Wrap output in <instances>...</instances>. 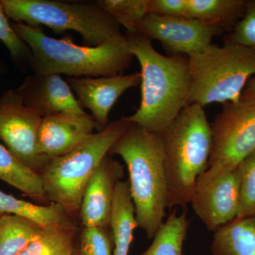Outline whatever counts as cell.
Instances as JSON below:
<instances>
[{
  "label": "cell",
  "mask_w": 255,
  "mask_h": 255,
  "mask_svg": "<svg viewBox=\"0 0 255 255\" xmlns=\"http://www.w3.org/2000/svg\"><path fill=\"white\" fill-rule=\"evenodd\" d=\"M124 173L120 162L106 156L89 179L82 196L80 216L83 227H110L114 192Z\"/></svg>",
  "instance_id": "obj_13"
},
{
  "label": "cell",
  "mask_w": 255,
  "mask_h": 255,
  "mask_svg": "<svg viewBox=\"0 0 255 255\" xmlns=\"http://www.w3.org/2000/svg\"><path fill=\"white\" fill-rule=\"evenodd\" d=\"M138 227L128 181H119L114 192L110 228L113 238V255H128L133 233Z\"/></svg>",
  "instance_id": "obj_16"
},
{
  "label": "cell",
  "mask_w": 255,
  "mask_h": 255,
  "mask_svg": "<svg viewBox=\"0 0 255 255\" xmlns=\"http://www.w3.org/2000/svg\"><path fill=\"white\" fill-rule=\"evenodd\" d=\"M11 25L31 50L30 68L36 75H65L68 78L117 76L123 75L133 59L126 35L102 46H79L70 36L60 39L48 36L41 26L31 27L23 23Z\"/></svg>",
  "instance_id": "obj_2"
},
{
  "label": "cell",
  "mask_w": 255,
  "mask_h": 255,
  "mask_svg": "<svg viewBox=\"0 0 255 255\" xmlns=\"http://www.w3.org/2000/svg\"><path fill=\"white\" fill-rule=\"evenodd\" d=\"M161 135L167 208L185 207L190 204L198 178L208 168L212 152V128L204 107L188 105Z\"/></svg>",
  "instance_id": "obj_4"
},
{
  "label": "cell",
  "mask_w": 255,
  "mask_h": 255,
  "mask_svg": "<svg viewBox=\"0 0 255 255\" xmlns=\"http://www.w3.org/2000/svg\"><path fill=\"white\" fill-rule=\"evenodd\" d=\"M213 148L200 177L210 179L233 170L255 151V100L242 97L223 105L211 124Z\"/></svg>",
  "instance_id": "obj_8"
},
{
  "label": "cell",
  "mask_w": 255,
  "mask_h": 255,
  "mask_svg": "<svg viewBox=\"0 0 255 255\" xmlns=\"http://www.w3.org/2000/svg\"><path fill=\"white\" fill-rule=\"evenodd\" d=\"M190 204L210 231L216 232L236 219L240 205L237 167L210 179L198 178Z\"/></svg>",
  "instance_id": "obj_11"
},
{
  "label": "cell",
  "mask_w": 255,
  "mask_h": 255,
  "mask_svg": "<svg viewBox=\"0 0 255 255\" xmlns=\"http://www.w3.org/2000/svg\"><path fill=\"white\" fill-rule=\"evenodd\" d=\"M240 181V205L236 219L255 217V151L237 167Z\"/></svg>",
  "instance_id": "obj_25"
},
{
  "label": "cell",
  "mask_w": 255,
  "mask_h": 255,
  "mask_svg": "<svg viewBox=\"0 0 255 255\" xmlns=\"http://www.w3.org/2000/svg\"><path fill=\"white\" fill-rule=\"evenodd\" d=\"M213 255H255V217L236 219L214 232Z\"/></svg>",
  "instance_id": "obj_18"
},
{
  "label": "cell",
  "mask_w": 255,
  "mask_h": 255,
  "mask_svg": "<svg viewBox=\"0 0 255 255\" xmlns=\"http://www.w3.org/2000/svg\"><path fill=\"white\" fill-rule=\"evenodd\" d=\"M225 43H235L255 50V1L247 2L244 15Z\"/></svg>",
  "instance_id": "obj_28"
},
{
  "label": "cell",
  "mask_w": 255,
  "mask_h": 255,
  "mask_svg": "<svg viewBox=\"0 0 255 255\" xmlns=\"http://www.w3.org/2000/svg\"><path fill=\"white\" fill-rule=\"evenodd\" d=\"M82 255L81 253H80V251H79L78 246V248H77L76 251H75V255Z\"/></svg>",
  "instance_id": "obj_31"
},
{
  "label": "cell",
  "mask_w": 255,
  "mask_h": 255,
  "mask_svg": "<svg viewBox=\"0 0 255 255\" xmlns=\"http://www.w3.org/2000/svg\"><path fill=\"white\" fill-rule=\"evenodd\" d=\"M129 124L125 117L111 122L73 150L50 159L40 172L46 200L61 206L71 216L79 212L89 179Z\"/></svg>",
  "instance_id": "obj_5"
},
{
  "label": "cell",
  "mask_w": 255,
  "mask_h": 255,
  "mask_svg": "<svg viewBox=\"0 0 255 255\" xmlns=\"http://www.w3.org/2000/svg\"><path fill=\"white\" fill-rule=\"evenodd\" d=\"M120 156L129 174V188L138 227L153 238L164 223L167 208L163 142L161 134L136 124L112 146L109 155Z\"/></svg>",
  "instance_id": "obj_3"
},
{
  "label": "cell",
  "mask_w": 255,
  "mask_h": 255,
  "mask_svg": "<svg viewBox=\"0 0 255 255\" xmlns=\"http://www.w3.org/2000/svg\"><path fill=\"white\" fill-rule=\"evenodd\" d=\"M0 179L31 199L47 201L41 175L16 159L0 143Z\"/></svg>",
  "instance_id": "obj_20"
},
{
  "label": "cell",
  "mask_w": 255,
  "mask_h": 255,
  "mask_svg": "<svg viewBox=\"0 0 255 255\" xmlns=\"http://www.w3.org/2000/svg\"><path fill=\"white\" fill-rule=\"evenodd\" d=\"M16 90L25 105L42 118L60 112H85L61 75L33 74Z\"/></svg>",
  "instance_id": "obj_15"
},
{
  "label": "cell",
  "mask_w": 255,
  "mask_h": 255,
  "mask_svg": "<svg viewBox=\"0 0 255 255\" xmlns=\"http://www.w3.org/2000/svg\"><path fill=\"white\" fill-rule=\"evenodd\" d=\"M189 223L187 211L177 214L174 209L156 233L152 244L140 255H182Z\"/></svg>",
  "instance_id": "obj_22"
},
{
  "label": "cell",
  "mask_w": 255,
  "mask_h": 255,
  "mask_svg": "<svg viewBox=\"0 0 255 255\" xmlns=\"http://www.w3.org/2000/svg\"><path fill=\"white\" fill-rule=\"evenodd\" d=\"M8 18L0 0V41L2 42L9 50L14 63L21 68H30L32 57L31 50L16 34Z\"/></svg>",
  "instance_id": "obj_26"
},
{
  "label": "cell",
  "mask_w": 255,
  "mask_h": 255,
  "mask_svg": "<svg viewBox=\"0 0 255 255\" xmlns=\"http://www.w3.org/2000/svg\"><path fill=\"white\" fill-rule=\"evenodd\" d=\"M242 97L255 100V78L250 80L243 92Z\"/></svg>",
  "instance_id": "obj_30"
},
{
  "label": "cell",
  "mask_w": 255,
  "mask_h": 255,
  "mask_svg": "<svg viewBox=\"0 0 255 255\" xmlns=\"http://www.w3.org/2000/svg\"><path fill=\"white\" fill-rule=\"evenodd\" d=\"M5 13L16 23L31 27L48 26L57 33L77 32L85 46H99L124 34L121 26L97 1L70 2L55 0H1Z\"/></svg>",
  "instance_id": "obj_6"
},
{
  "label": "cell",
  "mask_w": 255,
  "mask_h": 255,
  "mask_svg": "<svg viewBox=\"0 0 255 255\" xmlns=\"http://www.w3.org/2000/svg\"><path fill=\"white\" fill-rule=\"evenodd\" d=\"M97 2L119 26L126 28L127 33H139L149 14V0H99Z\"/></svg>",
  "instance_id": "obj_24"
},
{
  "label": "cell",
  "mask_w": 255,
  "mask_h": 255,
  "mask_svg": "<svg viewBox=\"0 0 255 255\" xmlns=\"http://www.w3.org/2000/svg\"><path fill=\"white\" fill-rule=\"evenodd\" d=\"M42 119L25 105L16 90H7L0 98V140L21 163L39 174L49 161L38 152Z\"/></svg>",
  "instance_id": "obj_9"
},
{
  "label": "cell",
  "mask_w": 255,
  "mask_h": 255,
  "mask_svg": "<svg viewBox=\"0 0 255 255\" xmlns=\"http://www.w3.org/2000/svg\"><path fill=\"white\" fill-rule=\"evenodd\" d=\"M126 36L129 50L141 68V102L136 112L125 119L161 134L189 105V58L160 54L152 41L141 33H127Z\"/></svg>",
  "instance_id": "obj_1"
},
{
  "label": "cell",
  "mask_w": 255,
  "mask_h": 255,
  "mask_svg": "<svg viewBox=\"0 0 255 255\" xmlns=\"http://www.w3.org/2000/svg\"><path fill=\"white\" fill-rule=\"evenodd\" d=\"M244 0H187L186 17L218 28L221 33L236 26L246 11Z\"/></svg>",
  "instance_id": "obj_17"
},
{
  "label": "cell",
  "mask_w": 255,
  "mask_h": 255,
  "mask_svg": "<svg viewBox=\"0 0 255 255\" xmlns=\"http://www.w3.org/2000/svg\"><path fill=\"white\" fill-rule=\"evenodd\" d=\"M109 231V228L84 227L78 246L81 255H113V238Z\"/></svg>",
  "instance_id": "obj_27"
},
{
  "label": "cell",
  "mask_w": 255,
  "mask_h": 255,
  "mask_svg": "<svg viewBox=\"0 0 255 255\" xmlns=\"http://www.w3.org/2000/svg\"><path fill=\"white\" fill-rule=\"evenodd\" d=\"M77 226L75 223L46 228L18 255H74Z\"/></svg>",
  "instance_id": "obj_23"
},
{
  "label": "cell",
  "mask_w": 255,
  "mask_h": 255,
  "mask_svg": "<svg viewBox=\"0 0 255 255\" xmlns=\"http://www.w3.org/2000/svg\"><path fill=\"white\" fill-rule=\"evenodd\" d=\"M95 128V121L85 112L47 116L38 131V152L49 159L65 155L93 134Z\"/></svg>",
  "instance_id": "obj_14"
},
{
  "label": "cell",
  "mask_w": 255,
  "mask_h": 255,
  "mask_svg": "<svg viewBox=\"0 0 255 255\" xmlns=\"http://www.w3.org/2000/svg\"><path fill=\"white\" fill-rule=\"evenodd\" d=\"M36 223L14 216H0V255H18L43 232Z\"/></svg>",
  "instance_id": "obj_21"
},
{
  "label": "cell",
  "mask_w": 255,
  "mask_h": 255,
  "mask_svg": "<svg viewBox=\"0 0 255 255\" xmlns=\"http://www.w3.org/2000/svg\"><path fill=\"white\" fill-rule=\"evenodd\" d=\"M66 82L82 109L92 112L98 131L108 126L112 107L124 92L141 83L140 73L100 78H67Z\"/></svg>",
  "instance_id": "obj_12"
},
{
  "label": "cell",
  "mask_w": 255,
  "mask_h": 255,
  "mask_svg": "<svg viewBox=\"0 0 255 255\" xmlns=\"http://www.w3.org/2000/svg\"><path fill=\"white\" fill-rule=\"evenodd\" d=\"M4 215L25 218L44 228L74 223L72 216L58 204L36 205L0 190V216Z\"/></svg>",
  "instance_id": "obj_19"
},
{
  "label": "cell",
  "mask_w": 255,
  "mask_h": 255,
  "mask_svg": "<svg viewBox=\"0 0 255 255\" xmlns=\"http://www.w3.org/2000/svg\"><path fill=\"white\" fill-rule=\"evenodd\" d=\"M1 68H2V65H1V63H0V72L2 71V70H1Z\"/></svg>",
  "instance_id": "obj_32"
},
{
  "label": "cell",
  "mask_w": 255,
  "mask_h": 255,
  "mask_svg": "<svg viewBox=\"0 0 255 255\" xmlns=\"http://www.w3.org/2000/svg\"><path fill=\"white\" fill-rule=\"evenodd\" d=\"M149 39L160 42L169 55L193 56L212 44L213 38L221 33L218 28L199 20L148 14L140 32Z\"/></svg>",
  "instance_id": "obj_10"
},
{
  "label": "cell",
  "mask_w": 255,
  "mask_h": 255,
  "mask_svg": "<svg viewBox=\"0 0 255 255\" xmlns=\"http://www.w3.org/2000/svg\"><path fill=\"white\" fill-rule=\"evenodd\" d=\"M149 14L186 17L187 0H149Z\"/></svg>",
  "instance_id": "obj_29"
},
{
  "label": "cell",
  "mask_w": 255,
  "mask_h": 255,
  "mask_svg": "<svg viewBox=\"0 0 255 255\" xmlns=\"http://www.w3.org/2000/svg\"><path fill=\"white\" fill-rule=\"evenodd\" d=\"M191 87L189 105L204 107L213 103L237 102L255 75V50L225 43L211 44L189 57Z\"/></svg>",
  "instance_id": "obj_7"
}]
</instances>
